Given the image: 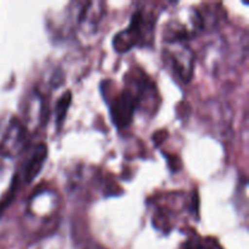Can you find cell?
Returning a JSON list of instances; mask_svg holds the SVG:
<instances>
[{
  "mask_svg": "<svg viewBox=\"0 0 249 249\" xmlns=\"http://www.w3.org/2000/svg\"><path fill=\"white\" fill-rule=\"evenodd\" d=\"M155 18L152 15L136 11L125 29L117 33L113 38V48L117 53H126L135 46L145 45L146 40L153 38Z\"/></svg>",
  "mask_w": 249,
  "mask_h": 249,
  "instance_id": "obj_1",
  "label": "cell"
},
{
  "mask_svg": "<svg viewBox=\"0 0 249 249\" xmlns=\"http://www.w3.org/2000/svg\"><path fill=\"white\" fill-rule=\"evenodd\" d=\"M48 158V147L44 143L36 146L33 152L27 157L23 164L21 165L18 172L15 174L14 181H12L11 187L9 191L5 194V196L9 199H14L15 190H17L18 185H28L38 177L39 173L43 169V165Z\"/></svg>",
  "mask_w": 249,
  "mask_h": 249,
  "instance_id": "obj_2",
  "label": "cell"
},
{
  "mask_svg": "<svg viewBox=\"0 0 249 249\" xmlns=\"http://www.w3.org/2000/svg\"><path fill=\"white\" fill-rule=\"evenodd\" d=\"M26 129L18 119H12L0 142V153L4 157H15L23 148Z\"/></svg>",
  "mask_w": 249,
  "mask_h": 249,
  "instance_id": "obj_4",
  "label": "cell"
},
{
  "mask_svg": "<svg viewBox=\"0 0 249 249\" xmlns=\"http://www.w3.org/2000/svg\"><path fill=\"white\" fill-rule=\"evenodd\" d=\"M71 102H72V94H71V91H66L65 94H62V96H61L60 99H58V101L56 102L55 117L57 125H61L62 122L65 121L66 116H67L68 108H70L71 106Z\"/></svg>",
  "mask_w": 249,
  "mask_h": 249,
  "instance_id": "obj_6",
  "label": "cell"
},
{
  "mask_svg": "<svg viewBox=\"0 0 249 249\" xmlns=\"http://www.w3.org/2000/svg\"><path fill=\"white\" fill-rule=\"evenodd\" d=\"M140 106V102L130 89H123L112 97L109 104L112 122L117 128H126L133 122L134 113Z\"/></svg>",
  "mask_w": 249,
  "mask_h": 249,
  "instance_id": "obj_3",
  "label": "cell"
},
{
  "mask_svg": "<svg viewBox=\"0 0 249 249\" xmlns=\"http://www.w3.org/2000/svg\"><path fill=\"white\" fill-rule=\"evenodd\" d=\"M169 63L173 68L174 74L182 83H189L194 72V55L187 48H181V50L170 51Z\"/></svg>",
  "mask_w": 249,
  "mask_h": 249,
  "instance_id": "obj_5",
  "label": "cell"
}]
</instances>
